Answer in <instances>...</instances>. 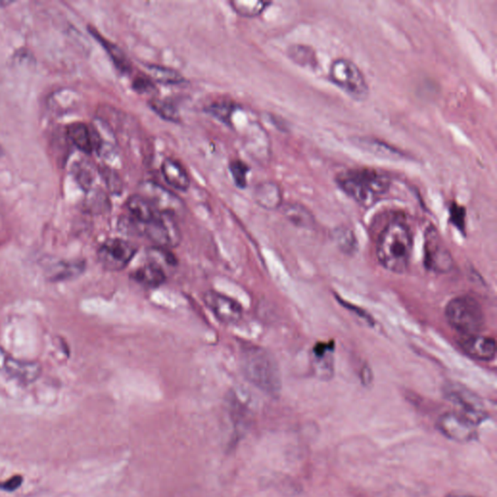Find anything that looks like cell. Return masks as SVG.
<instances>
[{
    "mask_svg": "<svg viewBox=\"0 0 497 497\" xmlns=\"http://www.w3.org/2000/svg\"><path fill=\"white\" fill-rule=\"evenodd\" d=\"M337 182L347 195L364 207L374 205L391 188V179L386 172L370 168L343 172Z\"/></svg>",
    "mask_w": 497,
    "mask_h": 497,
    "instance_id": "6da1fadb",
    "label": "cell"
},
{
    "mask_svg": "<svg viewBox=\"0 0 497 497\" xmlns=\"http://www.w3.org/2000/svg\"><path fill=\"white\" fill-rule=\"evenodd\" d=\"M242 372L247 380L271 396L282 389L280 368L270 352L256 345L244 346L240 354Z\"/></svg>",
    "mask_w": 497,
    "mask_h": 497,
    "instance_id": "7a4b0ae2",
    "label": "cell"
},
{
    "mask_svg": "<svg viewBox=\"0 0 497 497\" xmlns=\"http://www.w3.org/2000/svg\"><path fill=\"white\" fill-rule=\"evenodd\" d=\"M412 235L405 222H389L381 233L377 246L379 262L394 273H404L409 265Z\"/></svg>",
    "mask_w": 497,
    "mask_h": 497,
    "instance_id": "3957f363",
    "label": "cell"
},
{
    "mask_svg": "<svg viewBox=\"0 0 497 497\" xmlns=\"http://www.w3.org/2000/svg\"><path fill=\"white\" fill-rule=\"evenodd\" d=\"M446 319L461 337L480 334L485 327L486 319L482 306L475 298L462 295L454 298L445 309Z\"/></svg>",
    "mask_w": 497,
    "mask_h": 497,
    "instance_id": "277c9868",
    "label": "cell"
},
{
    "mask_svg": "<svg viewBox=\"0 0 497 497\" xmlns=\"http://www.w3.org/2000/svg\"><path fill=\"white\" fill-rule=\"evenodd\" d=\"M333 84L356 101H365L369 96V86L361 68L348 58H337L329 69Z\"/></svg>",
    "mask_w": 497,
    "mask_h": 497,
    "instance_id": "5b68a950",
    "label": "cell"
},
{
    "mask_svg": "<svg viewBox=\"0 0 497 497\" xmlns=\"http://www.w3.org/2000/svg\"><path fill=\"white\" fill-rule=\"evenodd\" d=\"M449 401L458 407L459 414L475 426L483 423L488 417L482 399L461 384L450 383L443 389Z\"/></svg>",
    "mask_w": 497,
    "mask_h": 497,
    "instance_id": "8992f818",
    "label": "cell"
},
{
    "mask_svg": "<svg viewBox=\"0 0 497 497\" xmlns=\"http://www.w3.org/2000/svg\"><path fill=\"white\" fill-rule=\"evenodd\" d=\"M139 224L141 235H146L158 247L165 249L175 248L181 243L180 228L171 215L160 213L152 222Z\"/></svg>",
    "mask_w": 497,
    "mask_h": 497,
    "instance_id": "52a82bcc",
    "label": "cell"
},
{
    "mask_svg": "<svg viewBox=\"0 0 497 497\" xmlns=\"http://www.w3.org/2000/svg\"><path fill=\"white\" fill-rule=\"evenodd\" d=\"M137 247L123 239H109L98 249V257L102 267L110 271H120L128 267L135 256Z\"/></svg>",
    "mask_w": 497,
    "mask_h": 497,
    "instance_id": "ba28073f",
    "label": "cell"
},
{
    "mask_svg": "<svg viewBox=\"0 0 497 497\" xmlns=\"http://www.w3.org/2000/svg\"><path fill=\"white\" fill-rule=\"evenodd\" d=\"M138 190L139 195L146 198L160 213L175 217L184 210V203L179 196L158 183L145 181L139 185Z\"/></svg>",
    "mask_w": 497,
    "mask_h": 497,
    "instance_id": "9c48e42d",
    "label": "cell"
},
{
    "mask_svg": "<svg viewBox=\"0 0 497 497\" xmlns=\"http://www.w3.org/2000/svg\"><path fill=\"white\" fill-rule=\"evenodd\" d=\"M437 429L453 441L467 443L477 439L476 426L459 413L448 412L438 419Z\"/></svg>",
    "mask_w": 497,
    "mask_h": 497,
    "instance_id": "30bf717a",
    "label": "cell"
},
{
    "mask_svg": "<svg viewBox=\"0 0 497 497\" xmlns=\"http://www.w3.org/2000/svg\"><path fill=\"white\" fill-rule=\"evenodd\" d=\"M0 372L14 378L19 382L31 384L36 382L42 373V367L39 362L20 361L14 359L0 347Z\"/></svg>",
    "mask_w": 497,
    "mask_h": 497,
    "instance_id": "8fae6325",
    "label": "cell"
},
{
    "mask_svg": "<svg viewBox=\"0 0 497 497\" xmlns=\"http://www.w3.org/2000/svg\"><path fill=\"white\" fill-rule=\"evenodd\" d=\"M204 302L214 315L225 324H235L243 316L241 305L232 298L216 292H208L204 295Z\"/></svg>",
    "mask_w": 497,
    "mask_h": 497,
    "instance_id": "7c38bea8",
    "label": "cell"
},
{
    "mask_svg": "<svg viewBox=\"0 0 497 497\" xmlns=\"http://www.w3.org/2000/svg\"><path fill=\"white\" fill-rule=\"evenodd\" d=\"M424 262L429 270L438 273H445L452 270V256L434 233L429 235L424 246Z\"/></svg>",
    "mask_w": 497,
    "mask_h": 497,
    "instance_id": "4fadbf2b",
    "label": "cell"
},
{
    "mask_svg": "<svg viewBox=\"0 0 497 497\" xmlns=\"http://www.w3.org/2000/svg\"><path fill=\"white\" fill-rule=\"evenodd\" d=\"M459 346L472 359L481 362H490L496 354V343L493 338L481 334L461 337Z\"/></svg>",
    "mask_w": 497,
    "mask_h": 497,
    "instance_id": "5bb4252c",
    "label": "cell"
},
{
    "mask_svg": "<svg viewBox=\"0 0 497 497\" xmlns=\"http://www.w3.org/2000/svg\"><path fill=\"white\" fill-rule=\"evenodd\" d=\"M334 344L319 343L312 351V368L315 375L322 380H329L334 374Z\"/></svg>",
    "mask_w": 497,
    "mask_h": 497,
    "instance_id": "9a60e30c",
    "label": "cell"
},
{
    "mask_svg": "<svg viewBox=\"0 0 497 497\" xmlns=\"http://www.w3.org/2000/svg\"><path fill=\"white\" fill-rule=\"evenodd\" d=\"M353 143L359 149L364 150L375 157L386 158V160H400L404 158V154L396 147H392L385 141L372 138V137H354Z\"/></svg>",
    "mask_w": 497,
    "mask_h": 497,
    "instance_id": "2e32d148",
    "label": "cell"
},
{
    "mask_svg": "<svg viewBox=\"0 0 497 497\" xmlns=\"http://www.w3.org/2000/svg\"><path fill=\"white\" fill-rule=\"evenodd\" d=\"M256 203L267 210H276L283 205V195L276 183L267 181L260 183L254 190Z\"/></svg>",
    "mask_w": 497,
    "mask_h": 497,
    "instance_id": "e0dca14e",
    "label": "cell"
},
{
    "mask_svg": "<svg viewBox=\"0 0 497 497\" xmlns=\"http://www.w3.org/2000/svg\"><path fill=\"white\" fill-rule=\"evenodd\" d=\"M161 173L168 184L175 188L176 190L185 192L189 189L190 185L189 174L184 166L174 158H168L163 161Z\"/></svg>",
    "mask_w": 497,
    "mask_h": 497,
    "instance_id": "ac0fdd59",
    "label": "cell"
},
{
    "mask_svg": "<svg viewBox=\"0 0 497 497\" xmlns=\"http://www.w3.org/2000/svg\"><path fill=\"white\" fill-rule=\"evenodd\" d=\"M126 207L133 215V219L141 224H148L160 215V212L139 193L128 198Z\"/></svg>",
    "mask_w": 497,
    "mask_h": 497,
    "instance_id": "d6986e66",
    "label": "cell"
},
{
    "mask_svg": "<svg viewBox=\"0 0 497 497\" xmlns=\"http://www.w3.org/2000/svg\"><path fill=\"white\" fill-rule=\"evenodd\" d=\"M282 211L287 221L295 227L311 230L315 225L313 214L299 203H287L282 205Z\"/></svg>",
    "mask_w": 497,
    "mask_h": 497,
    "instance_id": "ffe728a7",
    "label": "cell"
},
{
    "mask_svg": "<svg viewBox=\"0 0 497 497\" xmlns=\"http://www.w3.org/2000/svg\"><path fill=\"white\" fill-rule=\"evenodd\" d=\"M67 136L71 139L74 146L86 154H91L93 151V135L91 130L83 123H74L67 126Z\"/></svg>",
    "mask_w": 497,
    "mask_h": 497,
    "instance_id": "44dd1931",
    "label": "cell"
},
{
    "mask_svg": "<svg viewBox=\"0 0 497 497\" xmlns=\"http://www.w3.org/2000/svg\"><path fill=\"white\" fill-rule=\"evenodd\" d=\"M133 278L144 286L155 287L165 283L166 274L163 268L152 262L134 271Z\"/></svg>",
    "mask_w": 497,
    "mask_h": 497,
    "instance_id": "7402d4cb",
    "label": "cell"
},
{
    "mask_svg": "<svg viewBox=\"0 0 497 497\" xmlns=\"http://www.w3.org/2000/svg\"><path fill=\"white\" fill-rule=\"evenodd\" d=\"M91 34L96 37V39L101 42V44L103 46L104 49L108 53L110 58L114 63L115 66L122 72L130 71L131 64L130 60H128V56L125 53L123 52L122 49H120L117 45L114 43L108 41V40L103 39L95 29H91Z\"/></svg>",
    "mask_w": 497,
    "mask_h": 497,
    "instance_id": "603a6c76",
    "label": "cell"
},
{
    "mask_svg": "<svg viewBox=\"0 0 497 497\" xmlns=\"http://www.w3.org/2000/svg\"><path fill=\"white\" fill-rule=\"evenodd\" d=\"M147 71L151 79L163 85H179L185 81L184 76L179 71L170 67L148 64Z\"/></svg>",
    "mask_w": 497,
    "mask_h": 497,
    "instance_id": "cb8c5ba5",
    "label": "cell"
},
{
    "mask_svg": "<svg viewBox=\"0 0 497 497\" xmlns=\"http://www.w3.org/2000/svg\"><path fill=\"white\" fill-rule=\"evenodd\" d=\"M271 2L262 0H233L230 1L231 7L242 17L255 18L265 12Z\"/></svg>",
    "mask_w": 497,
    "mask_h": 497,
    "instance_id": "d4e9b609",
    "label": "cell"
},
{
    "mask_svg": "<svg viewBox=\"0 0 497 497\" xmlns=\"http://www.w3.org/2000/svg\"><path fill=\"white\" fill-rule=\"evenodd\" d=\"M287 56L298 66L312 68L317 66L316 53L309 46L292 45L287 50Z\"/></svg>",
    "mask_w": 497,
    "mask_h": 497,
    "instance_id": "484cf974",
    "label": "cell"
},
{
    "mask_svg": "<svg viewBox=\"0 0 497 497\" xmlns=\"http://www.w3.org/2000/svg\"><path fill=\"white\" fill-rule=\"evenodd\" d=\"M72 172H73V175L81 188L87 192L91 190L96 178V171L91 163L87 160L79 161L73 166Z\"/></svg>",
    "mask_w": 497,
    "mask_h": 497,
    "instance_id": "4316f807",
    "label": "cell"
},
{
    "mask_svg": "<svg viewBox=\"0 0 497 497\" xmlns=\"http://www.w3.org/2000/svg\"><path fill=\"white\" fill-rule=\"evenodd\" d=\"M149 106L153 111L157 113L160 118L168 122L177 123L180 121V115L176 107L171 102L163 99L153 98L149 101Z\"/></svg>",
    "mask_w": 497,
    "mask_h": 497,
    "instance_id": "83f0119b",
    "label": "cell"
},
{
    "mask_svg": "<svg viewBox=\"0 0 497 497\" xmlns=\"http://www.w3.org/2000/svg\"><path fill=\"white\" fill-rule=\"evenodd\" d=\"M91 192V190H88ZM86 209L91 213L101 214L108 210L109 200L101 190H91L85 203Z\"/></svg>",
    "mask_w": 497,
    "mask_h": 497,
    "instance_id": "f1b7e54d",
    "label": "cell"
},
{
    "mask_svg": "<svg viewBox=\"0 0 497 497\" xmlns=\"http://www.w3.org/2000/svg\"><path fill=\"white\" fill-rule=\"evenodd\" d=\"M85 270L84 262H61L53 273V280H66L80 275Z\"/></svg>",
    "mask_w": 497,
    "mask_h": 497,
    "instance_id": "f546056e",
    "label": "cell"
},
{
    "mask_svg": "<svg viewBox=\"0 0 497 497\" xmlns=\"http://www.w3.org/2000/svg\"><path fill=\"white\" fill-rule=\"evenodd\" d=\"M99 173H101L102 179L106 183L107 189L110 190V193H114V195L122 193L123 189V181L117 172H115L108 166H102V168H99Z\"/></svg>",
    "mask_w": 497,
    "mask_h": 497,
    "instance_id": "4dcf8cb0",
    "label": "cell"
},
{
    "mask_svg": "<svg viewBox=\"0 0 497 497\" xmlns=\"http://www.w3.org/2000/svg\"><path fill=\"white\" fill-rule=\"evenodd\" d=\"M334 239L343 252L351 254L356 249V238L348 228H337L334 232Z\"/></svg>",
    "mask_w": 497,
    "mask_h": 497,
    "instance_id": "1f68e13d",
    "label": "cell"
},
{
    "mask_svg": "<svg viewBox=\"0 0 497 497\" xmlns=\"http://www.w3.org/2000/svg\"><path fill=\"white\" fill-rule=\"evenodd\" d=\"M230 170L231 175L235 179V184L241 189L246 188L247 175H248L250 170L249 166L240 160H235L230 163Z\"/></svg>",
    "mask_w": 497,
    "mask_h": 497,
    "instance_id": "d6a6232c",
    "label": "cell"
},
{
    "mask_svg": "<svg viewBox=\"0 0 497 497\" xmlns=\"http://www.w3.org/2000/svg\"><path fill=\"white\" fill-rule=\"evenodd\" d=\"M235 109V106L231 102L222 101L212 104L209 107L208 111L215 117L219 118L222 122L228 123Z\"/></svg>",
    "mask_w": 497,
    "mask_h": 497,
    "instance_id": "836d02e7",
    "label": "cell"
},
{
    "mask_svg": "<svg viewBox=\"0 0 497 497\" xmlns=\"http://www.w3.org/2000/svg\"><path fill=\"white\" fill-rule=\"evenodd\" d=\"M466 211L464 207L458 204L453 203L450 207V219L452 224L459 230L463 231L466 228Z\"/></svg>",
    "mask_w": 497,
    "mask_h": 497,
    "instance_id": "e575fe53",
    "label": "cell"
},
{
    "mask_svg": "<svg viewBox=\"0 0 497 497\" xmlns=\"http://www.w3.org/2000/svg\"><path fill=\"white\" fill-rule=\"evenodd\" d=\"M133 90L139 93H150L155 90L150 77L138 76L133 80Z\"/></svg>",
    "mask_w": 497,
    "mask_h": 497,
    "instance_id": "d590c367",
    "label": "cell"
},
{
    "mask_svg": "<svg viewBox=\"0 0 497 497\" xmlns=\"http://www.w3.org/2000/svg\"><path fill=\"white\" fill-rule=\"evenodd\" d=\"M21 483H23V477L18 475V476L12 477L5 482L0 483V490L14 491L21 487Z\"/></svg>",
    "mask_w": 497,
    "mask_h": 497,
    "instance_id": "8d00e7d4",
    "label": "cell"
},
{
    "mask_svg": "<svg viewBox=\"0 0 497 497\" xmlns=\"http://www.w3.org/2000/svg\"><path fill=\"white\" fill-rule=\"evenodd\" d=\"M372 373L370 372L369 368H364V373L362 374V380L364 385H369L372 381Z\"/></svg>",
    "mask_w": 497,
    "mask_h": 497,
    "instance_id": "74e56055",
    "label": "cell"
},
{
    "mask_svg": "<svg viewBox=\"0 0 497 497\" xmlns=\"http://www.w3.org/2000/svg\"><path fill=\"white\" fill-rule=\"evenodd\" d=\"M446 497H477V496H469V494L450 493V494H448V496Z\"/></svg>",
    "mask_w": 497,
    "mask_h": 497,
    "instance_id": "f35d334b",
    "label": "cell"
}]
</instances>
